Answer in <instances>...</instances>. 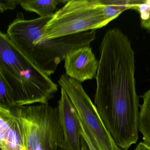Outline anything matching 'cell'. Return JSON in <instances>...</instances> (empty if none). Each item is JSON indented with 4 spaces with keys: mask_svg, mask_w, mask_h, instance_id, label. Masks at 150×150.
Instances as JSON below:
<instances>
[{
    "mask_svg": "<svg viewBox=\"0 0 150 150\" xmlns=\"http://www.w3.org/2000/svg\"><path fill=\"white\" fill-rule=\"evenodd\" d=\"M94 105L116 145L128 150L138 139L139 97L134 50L112 45L100 50Z\"/></svg>",
    "mask_w": 150,
    "mask_h": 150,
    "instance_id": "1",
    "label": "cell"
},
{
    "mask_svg": "<svg viewBox=\"0 0 150 150\" xmlns=\"http://www.w3.org/2000/svg\"><path fill=\"white\" fill-rule=\"evenodd\" d=\"M0 74L10 88L16 107L48 104L58 91L51 77L25 57L1 31Z\"/></svg>",
    "mask_w": 150,
    "mask_h": 150,
    "instance_id": "2",
    "label": "cell"
},
{
    "mask_svg": "<svg viewBox=\"0 0 150 150\" xmlns=\"http://www.w3.org/2000/svg\"><path fill=\"white\" fill-rule=\"evenodd\" d=\"M103 0H71L55 11L30 41L29 51L47 41L102 28L109 21L104 13Z\"/></svg>",
    "mask_w": 150,
    "mask_h": 150,
    "instance_id": "3",
    "label": "cell"
},
{
    "mask_svg": "<svg viewBox=\"0 0 150 150\" xmlns=\"http://www.w3.org/2000/svg\"><path fill=\"white\" fill-rule=\"evenodd\" d=\"M26 150H53L64 146L59 109L48 104L16 107Z\"/></svg>",
    "mask_w": 150,
    "mask_h": 150,
    "instance_id": "4",
    "label": "cell"
},
{
    "mask_svg": "<svg viewBox=\"0 0 150 150\" xmlns=\"http://www.w3.org/2000/svg\"><path fill=\"white\" fill-rule=\"evenodd\" d=\"M58 84L70 99L94 146L99 150H123L116 145L107 130L81 83L63 74L58 80Z\"/></svg>",
    "mask_w": 150,
    "mask_h": 150,
    "instance_id": "5",
    "label": "cell"
},
{
    "mask_svg": "<svg viewBox=\"0 0 150 150\" xmlns=\"http://www.w3.org/2000/svg\"><path fill=\"white\" fill-rule=\"evenodd\" d=\"M64 61L65 74L70 78L82 83L96 77L99 61L90 46L70 51Z\"/></svg>",
    "mask_w": 150,
    "mask_h": 150,
    "instance_id": "6",
    "label": "cell"
},
{
    "mask_svg": "<svg viewBox=\"0 0 150 150\" xmlns=\"http://www.w3.org/2000/svg\"><path fill=\"white\" fill-rule=\"evenodd\" d=\"M61 96L58 102V107L65 145L70 150H81L80 119L65 91L61 88Z\"/></svg>",
    "mask_w": 150,
    "mask_h": 150,
    "instance_id": "7",
    "label": "cell"
},
{
    "mask_svg": "<svg viewBox=\"0 0 150 150\" xmlns=\"http://www.w3.org/2000/svg\"><path fill=\"white\" fill-rule=\"evenodd\" d=\"M0 149L26 150L18 120L11 110L0 108Z\"/></svg>",
    "mask_w": 150,
    "mask_h": 150,
    "instance_id": "8",
    "label": "cell"
},
{
    "mask_svg": "<svg viewBox=\"0 0 150 150\" xmlns=\"http://www.w3.org/2000/svg\"><path fill=\"white\" fill-rule=\"evenodd\" d=\"M67 1L63 0H18V4L24 9L35 12L40 17L52 16L57 5L61 3L66 4Z\"/></svg>",
    "mask_w": 150,
    "mask_h": 150,
    "instance_id": "9",
    "label": "cell"
},
{
    "mask_svg": "<svg viewBox=\"0 0 150 150\" xmlns=\"http://www.w3.org/2000/svg\"><path fill=\"white\" fill-rule=\"evenodd\" d=\"M143 103L140 106L138 130L144 142L150 145V88L141 96Z\"/></svg>",
    "mask_w": 150,
    "mask_h": 150,
    "instance_id": "10",
    "label": "cell"
},
{
    "mask_svg": "<svg viewBox=\"0 0 150 150\" xmlns=\"http://www.w3.org/2000/svg\"><path fill=\"white\" fill-rule=\"evenodd\" d=\"M103 2L104 15L110 22L125 11L134 9L136 0H103Z\"/></svg>",
    "mask_w": 150,
    "mask_h": 150,
    "instance_id": "11",
    "label": "cell"
},
{
    "mask_svg": "<svg viewBox=\"0 0 150 150\" xmlns=\"http://www.w3.org/2000/svg\"><path fill=\"white\" fill-rule=\"evenodd\" d=\"M16 107L13 93L0 74V108L11 110Z\"/></svg>",
    "mask_w": 150,
    "mask_h": 150,
    "instance_id": "12",
    "label": "cell"
},
{
    "mask_svg": "<svg viewBox=\"0 0 150 150\" xmlns=\"http://www.w3.org/2000/svg\"><path fill=\"white\" fill-rule=\"evenodd\" d=\"M134 9L140 13L141 26L150 31V0H137Z\"/></svg>",
    "mask_w": 150,
    "mask_h": 150,
    "instance_id": "13",
    "label": "cell"
},
{
    "mask_svg": "<svg viewBox=\"0 0 150 150\" xmlns=\"http://www.w3.org/2000/svg\"><path fill=\"white\" fill-rule=\"evenodd\" d=\"M80 126H81V128H80V134L81 137L84 139L86 143L87 144V147L89 150H99L94 146V144L93 143L92 141L91 140V137L88 134V133L86 130L85 129L84 127L82 124V122L80 120Z\"/></svg>",
    "mask_w": 150,
    "mask_h": 150,
    "instance_id": "14",
    "label": "cell"
},
{
    "mask_svg": "<svg viewBox=\"0 0 150 150\" xmlns=\"http://www.w3.org/2000/svg\"><path fill=\"white\" fill-rule=\"evenodd\" d=\"M17 4L18 0H0V13L7 10L15 9Z\"/></svg>",
    "mask_w": 150,
    "mask_h": 150,
    "instance_id": "15",
    "label": "cell"
},
{
    "mask_svg": "<svg viewBox=\"0 0 150 150\" xmlns=\"http://www.w3.org/2000/svg\"><path fill=\"white\" fill-rule=\"evenodd\" d=\"M135 150H150V145L144 142H140Z\"/></svg>",
    "mask_w": 150,
    "mask_h": 150,
    "instance_id": "16",
    "label": "cell"
},
{
    "mask_svg": "<svg viewBox=\"0 0 150 150\" xmlns=\"http://www.w3.org/2000/svg\"><path fill=\"white\" fill-rule=\"evenodd\" d=\"M80 143H81V150H89L88 147H87V144L86 143L84 139L81 136Z\"/></svg>",
    "mask_w": 150,
    "mask_h": 150,
    "instance_id": "17",
    "label": "cell"
},
{
    "mask_svg": "<svg viewBox=\"0 0 150 150\" xmlns=\"http://www.w3.org/2000/svg\"><path fill=\"white\" fill-rule=\"evenodd\" d=\"M53 150H70L66 145L63 146H60V147H58V148H56Z\"/></svg>",
    "mask_w": 150,
    "mask_h": 150,
    "instance_id": "18",
    "label": "cell"
}]
</instances>
